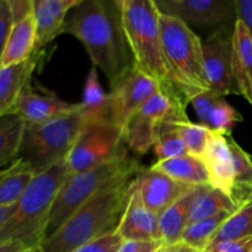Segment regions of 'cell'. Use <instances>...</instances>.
I'll return each mask as SVG.
<instances>
[{"label": "cell", "mask_w": 252, "mask_h": 252, "mask_svg": "<svg viewBox=\"0 0 252 252\" xmlns=\"http://www.w3.org/2000/svg\"><path fill=\"white\" fill-rule=\"evenodd\" d=\"M63 33L78 38L94 66L115 88L134 68L118 0H81L70 10Z\"/></svg>", "instance_id": "6da1fadb"}, {"label": "cell", "mask_w": 252, "mask_h": 252, "mask_svg": "<svg viewBox=\"0 0 252 252\" xmlns=\"http://www.w3.org/2000/svg\"><path fill=\"white\" fill-rule=\"evenodd\" d=\"M137 174L125 175L106 185L56 234L43 240L42 248L47 252H73L90 241L116 233Z\"/></svg>", "instance_id": "7a4b0ae2"}, {"label": "cell", "mask_w": 252, "mask_h": 252, "mask_svg": "<svg viewBox=\"0 0 252 252\" xmlns=\"http://www.w3.org/2000/svg\"><path fill=\"white\" fill-rule=\"evenodd\" d=\"M134 66L152 76L161 93L184 105L170 76L160 34V11L154 0H118Z\"/></svg>", "instance_id": "3957f363"}, {"label": "cell", "mask_w": 252, "mask_h": 252, "mask_svg": "<svg viewBox=\"0 0 252 252\" xmlns=\"http://www.w3.org/2000/svg\"><path fill=\"white\" fill-rule=\"evenodd\" d=\"M66 176V164L62 161L33 177L12 216L0 228V244L17 241L27 249L41 245L54 199Z\"/></svg>", "instance_id": "277c9868"}, {"label": "cell", "mask_w": 252, "mask_h": 252, "mask_svg": "<svg viewBox=\"0 0 252 252\" xmlns=\"http://www.w3.org/2000/svg\"><path fill=\"white\" fill-rule=\"evenodd\" d=\"M160 34L170 76L182 100L189 105L208 90L203 62V42L177 17L160 14Z\"/></svg>", "instance_id": "5b68a950"}, {"label": "cell", "mask_w": 252, "mask_h": 252, "mask_svg": "<svg viewBox=\"0 0 252 252\" xmlns=\"http://www.w3.org/2000/svg\"><path fill=\"white\" fill-rule=\"evenodd\" d=\"M85 125L80 105L73 112L47 122L25 123L16 159L29 164L36 174L46 171L65 161Z\"/></svg>", "instance_id": "8992f818"}, {"label": "cell", "mask_w": 252, "mask_h": 252, "mask_svg": "<svg viewBox=\"0 0 252 252\" xmlns=\"http://www.w3.org/2000/svg\"><path fill=\"white\" fill-rule=\"evenodd\" d=\"M139 170L140 166L137 160L128 157L127 150H125L113 161L78 174L68 175L54 199L44 240L56 234L81 206L106 185L125 175L137 174Z\"/></svg>", "instance_id": "52a82bcc"}, {"label": "cell", "mask_w": 252, "mask_h": 252, "mask_svg": "<svg viewBox=\"0 0 252 252\" xmlns=\"http://www.w3.org/2000/svg\"><path fill=\"white\" fill-rule=\"evenodd\" d=\"M122 143V128L108 121L88 123L66 157V172L78 174L113 161L126 150Z\"/></svg>", "instance_id": "ba28073f"}, {"label": "cell", "mask_w": 252, "mask_h": 252, "mask_svg": "<svg viewBox=\"0 0 252 252\" xmlns=\"http://www.w3.org/2000/svg\"><path fill=\"white\" fill-rule=\"evenodd\" d=\"M187 118L186 105L159 93L149 98L123 127V143L135 154L153 149L160 127L166 121Z\"/></svg>", "instance_id": "9c48e42d"}, {"label": "cell", "mask_w": 252, "mask_h": 252, "mask_svg": "<svg viewBox=\"0 0 252 252\" xmlns=\"http://www.w3.org/2000/svg\"><path fill=\"white\" fill-rule=\"evenodd\" d=\"M160 14L177 17L192 29L209 31L234 30L238 14L235 0H154Z\"/></svg>", "instance_id": "30bf717a"}, {"label": "cell", "mask_w": 252, "mask_h": 252, "mask_svg": "<svg viewBox=\"0 0 252 252\" xmlns=\"http://www.w3.org/2000/svg\"><path fill=\"white\" fill-rule=\"evenodd\" d=\"M234 30H221L203 42V62L208 90L219 97L239 94L233 74Z\"/></svg>", "instance_id": "8fae6325"}, {"label": "cell", "mask_w": 252, "mask_h": 252, "mask_svg": "<svg viewBox=\"0 0 252 252\" xmlns=\"http://www.w3.org/2000/svg\"><path fill=\"white\" fill-rule=\"evenodd\" d=\"M159 91H161L159 84L152 76L134 66L132 71L112 89L111 94H108V120L123 129L127 121Z\"/></svg>", "instance_id": "7c38bea8"}, {"label": "cell", "mask_w": 252, "mask_h": 252, "mask_svg": "<svg viewBox=\"0 0 252 252\" xmlns=\"http://www.w3.org/2000/svg\"><path fill=\"white\" fill-rule=\"evenodd\" d=\"M80 103H70L62 100L58 95L39 83L30 81L20 95L14 115L25 123H43L53 118L73 112Z\"/></svg>", "instance_id": "4fadbf2b"}, {"label": "cell", "mask_w": 252, "mask_h": 252, "mask_svg": "<svg viewBox=\"0 0 252 252\" xmlns=\"http://www.w3.org/2000/svg\"><path fill=\"white\" fill-rule=\"evenodd\" d=\"M134 186L139 191L145 206L157 214L162 213L192 189L191 186L175 181L153 166L149 169L140 167L135 175Z\"/></svg>", "instance_id": "5bb4252c"}, {"label": "cell", "mask_w": 252, "mask_h": 252, "mask_svg": "<svg viewBox=\"0 0 252 252\" xmlns=\"http://www.w3.org/2000/svg\"><path fill=\"white\" fill-rule=\"evenodd\" d=\"M116 234L122 240H160L159 214L145 206L134 182Z\"/></svg>", "instance_id": "9a60e30c"}, {"label": "cell", "mask_w": 252, "mask_h": 252, "mask_svg": "<svg viewBox=\"0 0 252 252\" xmlns=\"http://www.w3.org/2000/svg\"><path fill=\"white\" fill-rule=\"evenodd\" d=\"M202 160L208 170L212 186L233 196L235 171L228 137L212 132Z\"/></svg>", "instance_id": "2e32d148"}, {"label": "cell", "mask_w": 252, "mask_h": 252, "mask_svg": "<svg viewBox=\"0 0 252 252\" xmlns=\"http://www.w3.org/2000/svg\"><path fill=\"white\" fill-rule=\"evenodd\" d=\"M80 1L81 0H34L36 51L63 33L66 16Z\"/></svg>", "instance_id": "e0dca14e"}, {"label": "cell", "mask_w": 252, "mask_h": 252, "mask_svg": "<svg viewBox=\"0 0 252 252\" xmlns=\"http://www.w3.org/2000/svg\"><path fill=\"white\" fill-rule=\"evenodd\" d=\"M233 74L239 95L252 105V36L238 19L233 31Z\"/></svg>", "instance_id": "ac0fdd59"}, {"label": "cell", "mask_w": 252, "mask_h": 252, "mask_svg": "<svg viewBox=\"0 0 252 252\" xmlns=\"http://www.w3.org/2000/svg\"><path fill=\"white\" fill-rule=\"evenodd\" d=\"M34 66L36 61L31 58L24 63L0 68V118L14 115L22 90L32 80Z\"/></svg>", "instance_id": "d6986e66"}, {"label": "cell", "mask_w": 252, "mask_h": 252, "mask_svg": "<svg viewBox=\"0 0 252 252\" xmlns=\"http://www.w3.org/2000/svg\"><path fill=\"white\" fill-rule=\"evenodd\" d=\"M201 186L189 189L176 202L167 207L162 213L159 214L160 240L164 244H172L181 240L185 229L189 225V211L196 196L198 194Z\"/></svg>", "instance_id": "ffe728a7"}, {"label": "cell", "mask_w": 252, "mask_h": 252, "mask_svg": "<svg viewBox=\"0 0 252 252\" xmlns=\"http://www.w3.org/2000/svg\"><path fill=\"white\" fill-rule=\"evenodd\" d=\"M153 167L186 186L196 187L211 185L208 170L203 160L191 154L161 160L153 165Z\"/></svg>", "instance_id": "44dd1931"}, {"label": "cell", "mask_w": 252, "mask_h": 252, "mask_svg": "<svg viewBox=\"0 0 252 252\" xmlns=\"http://www.w3.org/2000/svg\"><path fill=\"white\" fill-rule=\"evenodd\" d=\"M36 51V26L33 14L16 22L10 32L1 66L24 63L32 58Z\"/></svg>", "instance_id": "7402d4cb"}, {"label": "cell", "mask_w": 252, "mask_h": 252, "mask_svg": "<svg viewBox=\"0 0 252 252\" xmlns=\"http://www.w3.org/2000/svg\"><path fill=\"white\" fill-rule=\"evenodd\" d=\"M36 175L29 164L19 159L0 170V208L16 204Z\"/></svg>", "instance_id": "603a6c76"}, {"label": "cell", "mask_w": 252, "mask_h": 252, "mask_svg": "<svg viewBox=\"0 0 252 252\" xmlns=\"http://www.w3.org/2000/svg\"><path fill=\"white\" fill-rule=\"evenodd\" d=\"M236 209L238 204L224 191L216 189L212 185L201 186L189 211V224L211 218L223 212L234 213Z\"/></svg>", "instance_id": "cb8c5ba5"}, {"label": "cell", "mask_w": 252, "mask_h": 252, "mask_svg": "<svg viewBox=\"0 0 252 252\" xmlns=\"http://www.w3.org/2000/svg\"><path fill=\"white\" fill-rule=\"evenodd\" d=\"M80 106L84 117H85L86 125L88 123L102 122V121L110 122V120H108L110 95L105 94V91H103L100 80H98L97 68L94 65L86 76L83 101L80 102Z\"/></svg>", "instance_id": "d4e9b609"}, {"label": "cell", "mask_w": 252, "mask_h": 252, "mask_svg": "<svg viewBox=\"0 0 252 252\" xmlns=\"http://www.w3.org/2000/svg\"><path fill=\"white\" fill-rule=\"evenodd\" d=\"M234 160L233 199L238 207L252 196V159L250 155L230 137H228Z\"/></svg>", "instance_id": "484cf974"}, {"label": "cell", "mask_w": 252, "mask_h": 252, "mask_svg": "<svg viewBox=\"0 0 252 252\" xmlns=\"http://www.w3.org/2000/svg\"><path fill=\"white\" fill-rule=\"evenodd\" d=\"M233 213L223 212L211 218L198 220L196 223L189 224L185 229L181 236V241L198 249L199 251L204 252L214 240L218 231L220 230L224 221L229 218Z\"/></svg>", "instance_id": "4316f807"}, {"label": "cell", "mask_w": 252, "mask_h": 252, "mask_svg": "<svg viewBox=\"0 0 252 252\" xmlns=\"http://www.w3.org/2000/svg\"><path fill=\"white\" fill-rule=\"evenodd\" d=\"M25 122L16 115L0 118V170L16 160Z\"/></svg>", "instance_id": "83f0119b"}, {"label": "cell", "mask_w": 252, "mask_h": 252, "mask_svg": "<svg viewBox=\"0 0 252 252\" xmlns=\"http://www.w3.org/2000/svg\"><path fill=\"white\" fill-rule=\"evenodd\" d=\"M248 236H252V196L243 202L238 209L224 221L211 245Z\"/></svg>", "instance_id": "f1b7e54d"}, {"label": "cell", "mask_w": 252, "mask_h": 252, "mask_svg": "<svg viewBox=\"0 0 252 252\" xmlns=\"http://www.w3.org/2000/svg\"><path fill=\"white\" fill-rule=\"evenodd\" d=\"M182 120H185V118H182ZM176 121L180 120L166 121L160 127L159 133L157 135V139H155L154 145H153V150H154L155 155L159 159L158 161L189 154L184 142L180 138L179 132L176 129V126H175Z\"/></svg>", "instance_id": "f546056e"}, {"label": "cell", "mask_w": 252, "mask_h": 252, "mask_svg": "<svg viewBox=\"0 0 252 252\" xmlns=\"http://www.w3.org/2000/svg\"><path fill=\"white\" fill-rule=\"evenodd\" d=\"M175 126L186 147L187 153L202 159L212 130L201 123H192L189 118L176 121Z\"/></svg>", "instance_id": "4dcf8cb0"}, {"label": "cell", "mask_w": 252, "mask_h": 252, "mask_svg": "<svg viewBox=\"0 0 252 252\" xmlns=\"http://www.w3.org/2000/svg\"><path fill=\"white\" fill-rule=\"evenodd\" d=\"M241 121L243 116L230 103L226 102L224 98H220L212 111L208 128L212 132L218 133L224 137H230L236 123Z\"/></svg>", "instance_id": "1f68e13d"}, {"label": "cell", "mask_w": 252, "mask_h": 252, "mask_svg": "<svg viewBox=\"0 0 252 252\" xmlns=\"http://www.w3.org/2000/svg\"><path fill=\"white\" fill-rule=\"evenodd\" d=\"M220 98L223 97H219V96H217L216 94H213L212 91L207 90L198 94V95H196L191 101H189L192 107L194 108V112L197 113L199 121H201V125L206 126V127L208 128L209 117H211L212 111H213L214 106L217 105V102H218Z\"/></svg>", "instance_id": "d6a6232c"}, {"label": "cell", "mask_w": 252, "mask_h": 252, "mask_svg": "<svg viewBox=\"0 0 252 252\" xmlns=\"http://www.w3.org/2000/svg\"><path fill=\"white\" fill-rule=\"evenodd\" d=\"M12 26H14V20H12L9 0H1L0 2V68H1L2 57L6 49Z\"/></svg>", "instance_id": "836d02e7"}, {"label": "cell", "mask_w": 252, "mask_h": 252, "mask_svg": "<svg viewBox=\"0 0 252 252\" xmlns=\"http://www.w3.org/2000/svg\"><path fill=\"white\" fill-rule=\"evenodd\" d=\"M121 241H122V239L116 233H112L100 239H96L94 241H90V243L80 246L73 252H116Z\"/></svg>", "instance_id": "e575fe53"}, {"label": "cell", "mask_w": 252, "mask_h": 252, "mask_svg": "<svg viewBox=\"0 0 252 252\" xmlns=\"http://www.w3.org/2000/svg\"><path fill=\"white\" fill-rule=\"evenodd\" d=\"M252 249V236L236 239V240L221 241L211 245L204 252H250Z\"/></svg>", "instance_id": "d590c367"}, {"label": "cell", "mask_w": 252, "mask_h": 252, "mask_svg": "<svg viewBox=\"0 0 252 252\" xmlns=\"http://www.w3.org/2000/svg\"><path fill=\"white\" fill-rule=\"evenodd\" d=\"M162 245L160 240H122L116 252H157Z\"/></svg>", "instance_id": "8d00e7d4"}, {"label": "cell", "mask_w": 252, "mask_h": 252, "mask_svg": "<svg viewBox=\"0 0 252 252\" xmlns=\"http://www.w3.org/2000/svg\"><path fill=\"white\" fill-rule=\"evenodd\" d=\"M14 24L33 14L34 0H9Z\"/></svg>", "instance_id": "74e56055"}, {"label": "cell", "mask_w": 252, "mask_h": 252, "mask_svg": "<svg viewBox=\"0 0 252 252\" xmlns=\"http://www.w3.org/2000/svg\"><path fill=\"white\" fill-rule=\"evenodd\" d=\"M238 19L248 26L252 36V0H235Z\"/></svg>", "instance_id": "f35d334b"}, {"label": "cell", "mask_w": 252, "mask_h": 252, "mask_svg": "<svg viewBox=\"0 0 252 252\" xmlns=\"http://www.w3.org/2000/svg\"><path fill=\"white\" fill-rule=\"evenodd\" d=\"M157 252H202L198 249L184 243V241H176L172 244H165Z\"/></svg>", "instance_id": "ab89813d"}, {"label": "cell", "mask_w": 252, "mask_h": 252, "mask_svg": "<svg viewBox=\"0 0 252 252\" xmlns=\"http://www.w3.org/2000/svg\"><path fill=\"white\" fill-rule=\"evenodd\" d=\"M27 248L17 241H9V243L0 244V252H25Z\"/></svg>", "instance_id": "60d3db41"}, {"label": "cell", "mask_w": 252, "mask_h": 252, "mask_svg": "<svg viewBox=\"0 0 252 252\" xmlns=\"http://www.w3.org/2000/svg\"><path fill=\"white\" fill-rule=\"evenodd\" d=\"M15 207H16V204H14V206L4 207V208H0V228H1V226L6 223L7 219L12 216V213H14L15 211Z\"/></svg>", "instance_id": "b9f144b4"}, {"label": "cell", "mask_w": 252, "mask_h": 252, "mask_svg": "<svg viewBox=\"0 0 252 252\" xmlns=\"http://www.w3.org/2000/svg\"><path fill=\"white\" fill-rule=\"evenodd\" d=\"M25 252H47L46 250H44L43 248H42L41 245L39 246H36V248H31V249H27L26 251Z\"/></svg>", "instance_id": "7bdbcfd3"}, {"label": "cell", "mask_w": 252, "mask_h": 252, "mask_svg": "<svg viewBox=\"0 0 252 252\" xmlns=\"http://www.w3.org/2000/svg\"><path fill=\"white\" fill-rule=\"evenodd\" d=\"M250 252H252V249H251V250H250Z\"/></svg>", "instance_id": "ee69618b"}, {"label": "cell", "mask_w": 252, "mask_h": 252, "mask_svg": "<svg viewBox=\"0 0 252 252\" xmlns=\"http://www.w3.org/2000/svg\"><path fill=\"white\" fill-rule=\"evenodd\" d=\"M0 2H1V0H0Z\"/></svg>", "instance_id": "f6af8a7d"}]
</instances>
